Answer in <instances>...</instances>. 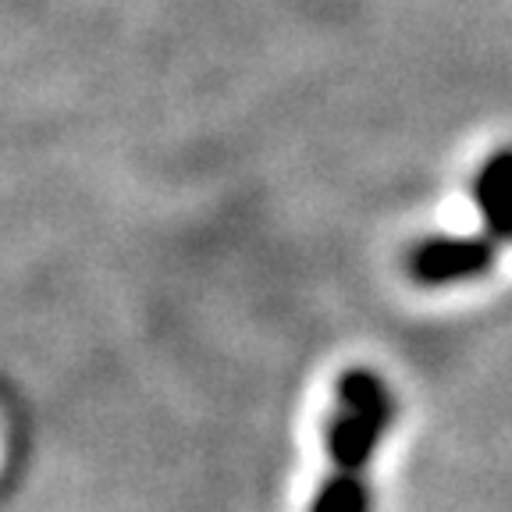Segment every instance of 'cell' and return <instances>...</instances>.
I'll list each match as a JSON object with an SVG mask.
<instances>
[{"label":"cell","instance_id":"1","mask_svg":"<svg viewBox=\"0 0 512 512\" xmlns=\"http://www.w3.org/2000/svg\"><path fill=\"white\" fill-rule=\"evenodd\" d=\"M388 424V392L374 374L352 370L338 381V406L331 416L328 445L335 456L338 473L320 491L313 512H363V480L360 470L367 466L377 438Z\"/></svg>","mask_w":512,"mask_h":512},{"label":"cell","instance_id":"2","mask_svg":"<svg viewBox=\"0 0 512 512\" xmlns=\"http://www.w3.org/2000/svg\"><path fill=\"white\" fill-rule=\"evenodd\" d=\"M484 264H488V249L480 242H434L416 253L413 271L420 281H448L477 274Z\"/></svg>","mask_w":512,"mask_h":512}]
</instances>
